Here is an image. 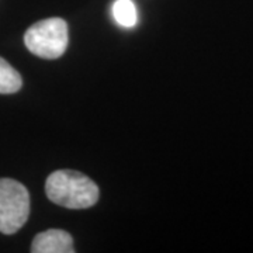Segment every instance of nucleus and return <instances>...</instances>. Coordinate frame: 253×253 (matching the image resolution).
<instances>
[{
    "label": "nucleus",
    "instance_id": "obj_1",
    "mask_svg": "<svg viewBox=\"0 0 253 253\" xmlns=\"http://www.w3.org/2000/svg\"><path fill=\"white\" fill-rule=\"evenodd\" d=\"M46 197L71 210L93 207L99 200V187L90 177L76 170H56L48 176Z\"/></svg>",
    "mask_w": 253,
    "mask_h": 253
},
{
    "label": "nucleus",
    "instance_id": "obj_2",
    "mask_svg": "<svg viewBox=\"0 0 253 253\" xmlns=\"http://www.w3.org/2000/svg\"><path fill=\"white\" fill-rule=\"evenodd\" d=\"M24 42L31 54L44 59H56L68 46V24L58 17L37 21L26 31Z\"/></svg>",
    "mask_w": 253,
    "mask_h": 253
},
{
    "label": "nucleus",
    "instance_id": "obj_3",
    "mask_svg": "<svg viewBox=\"0 0 253 253\" xmlns=\"http://www.w3.org/2000/svg\"><path fill=\"white\" fill-rule=\"evenodd\" d=\"M30 194L24 184L13 179H0V232L13 235L27 222Z\"/></svg>",
    "mask_w": 253,
    "mask_h": 253
},
{
    "label": "nucleus",
    "instance_id": "obj_4",
    "mask_svg": "<svg viewBox=\"0 0 253 253\" xmlns=\"http://www.w3.org/2000/svg\"><path fill=\"white\" fill-rule=\"evenodd\" d=\"M33 253H72L73 239L71 234L62 229H48L34 238L31 245Z\"/></svg>",
    "mask_w": 253,
    "mask_h": 253
},
{
    "label": "nucleus",
    "instance_id": "obj_5",
    "mask_svg": "<svg viewBox=\"0 0 253 253\" xmlns=\"http://www.w3.org/2000/svg\"><path fill=\"white\" fill-rule=\"evenodd\" d=\"M21 76L20 73L0 56V93L11 94L21 89Z\"/></svg>",
    "mask_w": 253,
    "mask_h": 253
},
{
    "label": "nucleus",
    "instance_id": "obj_6",
    "mask_svg": "<svg viewBox=\"0 0 253 253\" xmlns=\"http://www.w3.org/2000/svg\"><path fill=\"white\" fill-rule=\"evenodd\" d=\"M113 16L120 26L123 27H134L138 21L135 4L131 0H116L113 4Z\"/></svg>",
    "mask_w": 253,
    "mask_h": 253
}]
</instances>
